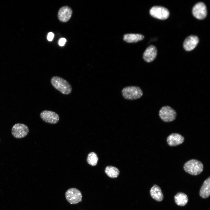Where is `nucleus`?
Segmentation results:
<instances>
[{"label": "nucleus", "mask_w": 210, "mask_h": 210, "mask_svg": "<svg viewBox=\"0 0 210 210\" xmlns=\"http://www.w3.org/2000/svg\"><path fill=\"white\" fill-rule=\"evenodd\" d=\"M66 199L71 204H76L82 201V195L80 191L75 188L68 189L65 194Z\"/></svg>", "instance_id": "nucleus-5"}, {"label": "nucleus", "mask_w": 210, "mask_h": 210, "mask_svg": "<svg viewBox=\"0 0 210 210\" xmlns=\"http://www.w3.org/2000/svg\"><path fill=\"white\" fill-rule=\"evenodd\" d=\"M105 172L108 177L112 178H117L120 173V171L117 168L111 166H107L105 168Z\"/></svg>", "instance_id": "nucleus-18"}, {"label": "nucleus", "mask_w": 210, "mask_h": 210, "mask_svg": "<svg viewBox=\"0 0 210 210\" xmlns=\"http://www.w3.org/2000/svg\"><path fill=\"white\" fill-rule=\"evenodd\" d=\"M150 194L152 198L157 201H161L163 198L160 188L156 184H154L151 188Z\"/></svg>", "instance_id": "nucleus-14"}, {"label": "nucleus", "mask_w": 210, "mask_h": 210, "mask_svg": "<svg viewBox=\"0 0 210 210\" xmlns=\"http://www.w3.org/2000/svg\"><path fill=\"white\" fill-rule=\"evenodd\" d=\"M50 81L53 86L63 94H69L71 92V86L66 80L60 77L54 76L51 78Z\"/></svg>", "instance_id": "nucleus-1"}, {"label": "nucleus", "mask_w": 210, "mask_h": 210, "mask_svg": "<svg viewBox=\"0 0 210 210\" xmlns=\"http://www.w3.org/2000/svg\"><path fill=\"white\" fill-rule=\"evenodd\" d=\"M144 35L138 34H127L124 35L123 40L128 43H136L144 38Z\"/></svg>", "instance_id": "nucleus-15"}, {"label": "nucleus", "mask_w": 210, "mask_h": 210, "mask_svg": "<svg viewBox=\"0 0 210 210\" xmlns=\"http://www.w3.org/2000/svg\"><path fill=\"white\" fill-rule=\"evenodd\" d=\"M159 115L163 121L169 122L175 119L177 114L176 111L170 106H166L161 108L159 111Z\"/></svg>", "instance_id": "nucleus-4"}, {"label": "nucleus", "mask_w": 210, "mask_h": 210, "mask_svg": "<svg viewBox=\"0 0 210 210\" xmlns=\"http://www.w3.org/2000/svg\"><path fill=\"white\" fill-rule=\"evenodd\" d=\"M157 53V50L156 47L153 45L148 47L144 51L143 58L147 62L153 61L156 58Z\"/></svg>", "instance_id": "nucleus-11"}, {"label": "nucleus", "mask_w": 210, "mask_h": 210, "mask_svg": "<svg viewBox=\"0 0 210 210\" xmlns=\"http://www.w3.org/2000/svg\"><path fill=\"white\" fill-rule=\"evenodd\" d=\"M174 198L176 203L180 206H185L188 201V198L187 195L182 192L177 193L174 196Z\"/></svg>", "instance_id": "nucleus-17"}, {"label": "nucleus", "mask_w": 210, "mask_h": 210, "mask_svg": "<svg viewBox=\"0 0 210 210\" xmlns=\"http://www.w3.org/2000/svg\"><path fill=\"white\" fill-rule=\"evenodd\" d=\"M184 141V137L180 134L173 133L167 137V141L168 145L171 146H176L183 143Z\"/></svg>", "instance_id": "nucleus-12"}, {"label": "nucleus", "mask_w": 210, "mask_h": 210, "mask_svg": "<svg viewBox=\"0 0 210 210\" xmlns=\"http://www.w3.org/2000/svg\"><path fill=\"white\" fill-rule=\"evenodd\" d=\"M66 41V40L65 38H62L59 41V45L60 46H63L65 44Z\"/></svg>", "instance_id": "nucleus-20"}, {"label": "nucleus", "mask_w": 210, "mask_h": 210, "mask_svg": "<svg viewBox=\"0 0 210 210\" xmlns=\"http://www.w3.org/2000/svg\"><path fill=\"white\" fill-rule=\"evenodd\" d=\"M183 168L187 173L192 175L196 176L202 172L204 166L202 163L200 161L192 159L186 162Z\"/></svg>", "instance_id": "nucleus-2"}, {"label": "nucleus", "mask_w": 210, "mask_h": 210, "mask_svg": "<svg viewBox=\"0 0 210 210\" xmlns=\"http://www.w3.org/2000/svg\"><path fill=\"white\" fill-rule=\"evenodd\" d=\"M54 37V34L52 32H49L47 36V39L49 41H51Z\"/></svg>", "instance_id": "nucleus-21"}, {"label": "nucleus", "mask_w": 210, "mask_h": 210, "mask_svg": "<svg viewBox=\"0 0 210 210\" xmlns=\"http://www.w3.org/2000/svg\"><path fill=\"white\" fill-rule=\"evenodd\" d=\"M29 132L28 127L22 123H17L14 125L11 130L13 136L17 139L23 138L27 135Z\"/></svg>", "instance_id": "nucleus-7"}, {"label": "nucleus", "mask_w": 210, "mask_h": 210, "mask_svg": "<svg viewBox=\"0 0 210 210\" xmlns=\"http://www.w3.org/2000/svg\"><path fill=\"white\" fill-rule=\"evenodd\" d=\"M149 13L153 17L161 20L167 19L169 15V12L168 9L160 6L152 7L150 10Z\"/></svg>", "instance_id": "nucleus-6"}, {"label": "nucleus", "mask_w": 210, "mask_h": 210, "mask_svg": "<svg viewBox=\"0 0 210 210\" xmlns=\"http://www.w3.org/2000/svg\"><path fill=\"white\" fill-rule=\"evenodd\" d=\"M98 160L97 154L94 152L89 153L87 159L88 163L92 166H95L97 164Z\"/></svg>", "instance_id": "nucleus-19"}, {"label": "nucleus", "mask_w": 210, "mask_h": 210, "mask_svg": "<svg viewBox=\"0 0 210 210\" xmlns=\"http://www.w3.org/2000/svg\"><path fill=\"white\" fill-rule=\"evenodd\" d=\"M72 13L71 8L68 6L62 7L59 10L58 17L59 20L63 22L68 21L70 18Z\"/></svg>", "instance_id": "nucleus-13"}, {"label": "nucleus", "mask_w": 210, "mask_h": 210, "mask_svg": "<svg viewBox=\"0 0 210 210\" xmlns=\"http://www.w3.org/2000/svg\"><path fill=\"white\" fill-rule=\"evenodd\" d=\"M42 119L45 122L50 124H56L59 120L58 115L52 111L44 110L40 114Z\"/></svg>", "instance_id": "nucleus-9"}, {"label": "nucleus", "mask_w": 210, "mask_h": 210, "mask_svg": "<svg viewBox=\"0 0 210 210\" xmlns=\"http://www.w3.org/2000/svg\"><path fill=\"white\" fill-rule=\"evenodd\" d=\"M199 42V38L195 35H190L185 40L183 44L184 49L187 51H190L194 49Z\"/></svg>", "instance_id": "nucleus-10"}, {"label": "nucleus", "mask_w": 210, "mask_h": 210, "mask_svg": "<svg viewBox=\"0 0 210 210\" xmlns=\"http://www.w3.org/2000/svg\"><path fill=\"white\" fill-rule=\"evenodd\" d=\"M192 13L193 16L198 19H204L207 15V10L206 5L202 2L197 3L192 8Z\"/></svg>", "instance_id": "nucleus-8"}, {"label": "nucleus", "mask_w": 210, "mask_h": 210, "mask_svg": "<svg viewBox=\"0 0 210 210\" xmlns=\"http://www.w3.org/2000/svg\"><path fill=\"white\" fill-rule=\"evenodd\" d=\"M210 195V177H209L204 181L200 190V195L202 198H206Z\"/></svg>", "instance_id": "nucleus-16"}, {"label": "nucleus", "mask_w": 210, "mask_h": 210, "mask_svg": "<svg viewBox=\"0 0 210 210\" xmlns=\"http://www.w3.org/2000/svg\"><path fill=\"white\" fill-rule=\"evenodd\" d=\"M123 97L128 100H134L141 97L143 94L141 89L139 87L130 86L124 88L122 90Z\"/></svg>", "instance_id": "nucleus-3"}]
</instances>
